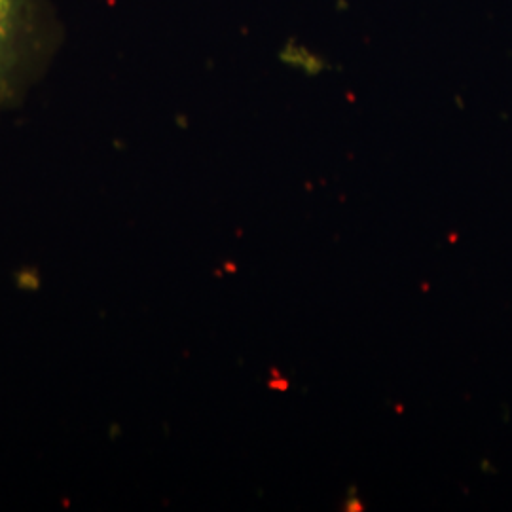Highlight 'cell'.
Returning a JSON list of instances; mask_svg holds the SVG:
<instances>
[{
    "label": "cell",
    "instance_id": "obj_1",
    "mask_svg": "<svg viewBox=\"0 0 512 512\" xmlns=\"http://www.w3.org/2000/svg\"><path fill=\"white\" fill-rule=\"evenodd\" d=\"M63 42L55 0H0V110L16 109Z\"/></svg>",
    "mask_w": 512,
    "mask_h": 512
},
{
    "label": "cell",
    "instance_id": "obj_2",
    "mask_svg": "<svg viewBox=\"0 0 512 512\" xmlns=\"http://www.w3.org/2000/svg\"><path fill=\"white\" fill-rule=\"evenodd\" d=\"M279 61L291 69L308 74V76H317L329 69V63L323 57L313 54L306 46H300L293 40L289 44H285V48L279 52Z\"/></svg>",
    "mask_w": 512,
    "mask_h": 512
}]
</instances>
